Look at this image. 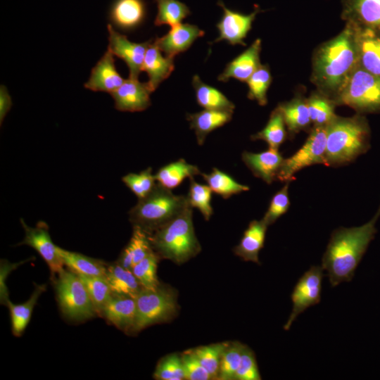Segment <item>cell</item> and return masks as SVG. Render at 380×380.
Here are the masks:
<instances>
[{
	"instance_id": "cell-1",
	"label": "cell",
	"mask_w": 380,
	"mask_h": 380,
	"mask_svg": "<svg viewBox=\"0 0 380 380\" xmlns=\"http://www.w3.org/2000/svg\"><path fill=\"white\" fill-rule=\"evenodd\" d=\"M358 65L355 29L346 23L337 36L316 49L312 58L311 80L319 92L334 101Z\"/></svg>"
},
{
	"instance_id": "cell-2",
	"label": "cell",
	"mask_w": 380,
	"mask_h": 380,
	"mask_svg": "<svg viewBox=\"0 0 380 380\" xmlns=\"http://www.w3.org/2000/svg\"><path fill=\"white\" fill-rule=\"evenodd\" d=\"M380 217V205L371 220L364 224L350 228L341 227L331 234L322 260L332 287L350 281L355 270L376 234Z\"/></svg>"
},
{
	"instance_id": "cell-3",
	"label": "cell",
	"mask_w": 380,
	"mask_h": 380,
	"mask_svg": "<svg viewBox=\"0 0 380 380\" xmlns=\"http://www.w3.org/2000/svg\"><path fill=\"white\" fill-rule=\"evenodd\" d=\"M371 130L365 116H336L327 125L326 165L352 162L369 150Z\"/></svg>"
},
{
	"instance_id": "cell-4",
	"label": "cell",
	"mask_w": 380,
	"mask_h": 380,
	"mask_svg": "<svg viewBox=\"0 0 380 380\" xmlns=\"http://www.w3.org/2000/svg\"><path fill=\"white\" fill-rule=\"evenodd\" d=\"M192 208L187 206L149 235L151 247L160 258L181 265L200 253L201 247L194 228Z\"/></svg>"
},
{
	"instance_id": "cell-5",
	"label": "cell",
	"mask_w": 380,
	"mask_h": 380,
	"mask_svg": "<svg viewBox=\"0 0 380 380\" xmlns=\"http://www.w3.org/2000/svg\"><path fill=\"white\" fill-rule=\"evenodd\" d=\"M189 202L186 196L175 195L157 182L153 190L129 212V220L149 235L181 213Z\"/></svg>"
},
{
	"instance_id": "cell-6",
	"label": "cell",
	"mask_w": 380,
	"mask_h": 380,
	"mask_svg": "<svg viewBox=\"0 0 380 380\" xmlns=\"http://www.w3.org/2000/svg\"><path fill=\"white\" fill-rule=\"evenodd\" d=\"M56 298L63 316L71 322H83L98 315L80 276L63 270L53 279Z\"/></svg>"
},
{
	"instance_id": "cell-7",
	"label": "cell",
	"mask_w": 380,
	"mask_h": 380,
	"mask_svg": "<svg viewBox=\"0 0 380 380\" xmlns=\"http://www.w3.org/2000/svg\"><path fill=\"white\" fill-rule=\"evenodd\" d=\"M136 300V318L133 332L171 320L178 312L177 294L175 290L160 284L156 289L142 288Z\"/></svg>"
},
{
	"instance_id": "cell-8",
	"label": "cell",
	"mask_w": 380,
	"mask_h": 380,
	"mask_svg": "<svg viewBox=\"0 0 380 380\" xmlns=\"http://www.w3.org/2000/svg\"><path fill=\"white\" fill-rule=\"evenodd\" d=\"M334 102L350 106L360 113H379L380 77L358 65L350 74Z\"/></svg>"
},
{
	"instance_id": "cell-9",
	"label": "cell",
	"mask_w": 380,
	"mask_h": 380,
	"mask_svg": "<svg viewBox=\"0 0 380 380\" xmlns=\"http://www.w3.org/2000/svg\"><path fill=\"white\" fill-rule=\"evenodd\" d=\"M327 125L315 127L305 144L291 157L284 159L277 179L290 182L294 175L308 166L326 165Z\"/></svg>"
},
{
	"instance_id": "cell-10",
	"label": "cell",
	"mask_w": 380,
	"mask_h": 380,
	"mask_svg": "<svg viewBox=\"0 0 380 380\" xmlns=\"http://www.w3.org/2000/svg\"><path fill=\"white\" fill-rule=\"evenodd\" d=\"M323 271L322 266H312L296 284L291 296L292 310L284 325V330L290 329L300 314L321 301Z\"/></svg>"
},
{
	"instance_id": "cell-11",
	"label": "cell",
	"mask_w": 380,
	"mask_h": 380,
	"mask_svg": "<svg viewBox=\"0 0 380 380\" xmlns=\"http://www.w3.org/2000/svg\"><path fill=\"white\" fill-rule=\"evenodd\" d=\"M20 222L25 231V236L18 245H27L36 250L48 265L51 278L55 279L64 270V263L58 246L51 239L48 225L44 222H39L34 227H29L22 218Z\"/></svg>"
},
{
	"instance_id": "cell-12",
	"label": "cell",
	"mask_w": 380,
	"mask_h": 380,
	"mask_svg": "<svg viewBox=\"0 0 380 380\" xmlns=\"http://www.w3.org/2000/svg\"><path fill=\"white\" fill-rule=\"evenodd\" d=\"M217 5L222 8L223 12L216 25L219 36L214 42L225 40L232 45L245 46L243 39L251 29L256 15L262 11L256 6L253 12L246 15L227 8L222 0H218Z\"/></svg>"
},
{
	"instance_id": "cell-13",
	"label": "cell",
	"mask_w": 380,
	"mask_h": 380,
	"mask_svg": "<svg viewBox=\"0 0 380 380\" xmlns=\"http://www.w3.org/2000/svg\"><path fill=\"white\" fill-rule=\"evenodd\" d=\"M108 49L125 62L129 68V77L137 80L142 71L146 52L151 40L142 43L132 42L125 35L115 31L110 24L108 25Z\"/></svg>"
},
{
	"instance_id": "cell-14",
	"label": "cell",
	"mask_w": 380,
	"mask_h": 380,
	"mask_svg": "<svg viewBox=\"0 0 380 380\" xmlns=\"http://www.w3.org/2000/svg\"><path fill=\"white\" fill-rule=\"evenodd\" d=\"M341 18L355 27L380 34V0H343Z\"/></svg>"
},
{
	"instance_id": "cell-15",
	"label": "cell",
	"mask_w": 380,
	"mask_h": 380,
	"mask_svg": "<svg viewBox=\"0 0 380 380\" xmlns=\"http://www.w3.org/2000/svg\"><path fill=\"white\" fill-rule=\"evenodd\" d=\"M153 92L147 82L128 78L111 96L115 108L120 111L137 112L146 110L151 105L150 94Z\"/></svg>"
},
{
	"instance_id": "cell-16",
	"label": "cell",
	"mask_w": 380,
	"mask_h": 380,
	"mask_svg": "<svg viewBox=\"0 0 380 380\" xmlns=\"http://www.w3.org/2000/svg\"><path fill=\"white\" fill-rule=\"evenodd\" d=\"M113 54L107 49L92 68L84 87L94 91L113 93L118 89L125 80L118 72Z\"/></svg>"
},
{
	"instance_id": "cell-17",
	"label": "cell",
	"mask_w": 380,
	"mask_h": 380,
	"mask_svg": "<svg viewBox=\"0 0 380 380\" xmlns=\"http://www.w3.org/2000/svg\"><path fill=\"white\" fill-rule=\"evenodd\" d=\"M203 34L204 31L198 26L181 23L171 27L165 35L157 37L155 41L164 55L175 58L186 51L197 38Z\"/></svg>"
},
{
	"instance_id": "cell-18",
	"label": "cell",
	"mask_w": 380,
	"mask_h": 380,
	"mask_svg": "<svg viewBox=\"0 0 380 380\" xmlns=\"http://www.w3.org/2000/svg\"><path fill=\"white\" fill-rule=\"evenodd\" d=\"M101 315L119 329L132 334L136 318L135 298L113 293Z\"/></svg>"
},
{
	"instance_id": "cell-19",
	"label": "cell",
	"mask_w": 380,
	"mask_h": 380,
	"mask_svg": "<svg viewBox=\"0 0 380 380\" xmlns=\"http://www.w3.org/2000/svg\"><path fill=\"white\" fill-rule=\"evenodd\" d=\"M260 51L261 40L257 39L247 49L227 64L222 72L217 77V80L226 82L229 79L234 78L246 82L261 65Z\"/></svg>"
},
{
	"instance_id": "cell-20",
	"label": "cell",
	"mask_w": 380,
	"mask_h": 380,
	"mask_svg": "<svg viewBox=\"0 0 380 380\" xmlns=\"http://www.w3.org/2000/svg\"><path fill=\"white\" fill-rule=\"evenodd\" d=\"M353 26L355 32L359 65L380 77V34Z\"/></svg>"
},
{
	"instance_id": "cell-21",
	"label": "cell",
	"mask_w": 380,
	"mask_h": 380,
	"mask_svg": "<svg viewBox=\"0 0 380 380\" xmlns=\"http://www.w3.org/2000/svg\"><path fill=\"white\" fill-rule=\"evenodd\" d=\"M241 158L253 174L268 184L277 179L284 159L278 149L271 148L258 153L243 151Z\"/></svg>"
},
{
	"instance_id": "cell-22",
	"label": "cell",
	"mask_w": 380,
	"mask_h": 380,
	"mask_svg": "<svg viewBox=\"0 0 380 380\" xmlns=\"http://www.w3.org/2000/svg\"><path fill=\"white\" fill-rule=\"evenodd\" d=\"M174 68V58L163 56L156 41L150 43L146 52L142 71L148 74L147 83L152 91L170 75Z\"/></svg>"
},
{
	"instance_id": "cell-23",
	"label": "cell",
	"mask_w": 380,
	"mask_h": 380,
	"mask_svg": "<svg viewBox=\"0 0 380 380\" xmlns=\"http://www.w3.org/2000/svg\"><path fill=\"white\" fill-rule=\"evenodd\" d=\"M146 5L144 0H115L110 11V18L120 29L132 30L145 19Z\"/></svg>"
},
{
	"instance_id": "cell-24",
	"label": "cell",
	"mask_w": 380,
	"mask_h": 380,
	"mask_svg": "<svg viewBox=\"0 0 380 380\" xmlns=\"http://www.w3.org/2000/svg\"><path fill=\"white\" fill-rule=\"evenodd\" d=\"M267 227L262 219L251 221L239 243L234 247V254L245 261L260 265L259 252L264 246Z\"/></svg>"
},
{
	"instance_id": "cell-25",
	"label": "cell",
	"mask_w": 380,
	"mask_h": 380,
	"mask_svg": "<svg viewBox=\"0 0 380 380\" xmlns=\"http://www.w3.org/2000/svg\"><path fill=\"white\" fill-rule=\"evenodd\" d=\"M232 115L233 113L229 111L204 109L195 113L187 114L186 119L191 129L195 132L198 145L201 146L208 134L229 122Z\"/></svg>"
},
{
	"instance_id": "cell-26",
	"label": "cell",
	"mask_w": 380,
	"mask_h": 380,
	"mask_svg": "<svg viewBox=\"0 0 380 380\" xmlns=\"http://www.w3.org/2000/svg\"><path fill=\"white\" fill-rule=\"evenodd\" d=\"M106 278L115 293L136 298L142 289L132 271L118 262L108 265Z\"/></svg>"
},
{
	"instance_id": "cell-27",
	"label": "cell",
	"mask_w": 380,
	"mask_h": 380,
	"mask_svg": "<svg viewBox=\"0 0 380 380\" xmlns=\"http://www.w3.org/2000/svg\"><path fill=\"white\" fill-rule=\"evenodd\" d=\"M58 251L64 265L76 274L89 277H106L108 265L105 262L58 246Z\"/></svg>"
},
{
	"instance_id": "cell-28",
	"label": "cell",
	"mask_w": 380,
	"mask_h": 380,
	"mask_svg": "<svg viewBox=\"0 0 380 380\" xmlns=\"http://www.w3.org/2000/svg\"><path fill=\"white\" fill-rule=\"evenodd\" d=\"M192 85L196 101L204 109L234 113V104L220 91L204 83L197 75L193 77Z\"/></svg>"
},
{
	"instance_id": "cell-29",
	"label": "cell",
	"mask_w": 380,
	"mask_h": 380,
	"mask_svg": "<svg viewBox=\"0 0 380 380\" xmlns=\"http://www.w3.org/2000/svg\"><path fill=\"white\" fill-rule=\"evenodd\" d=\"M153 250L149 234L137 226H133L129 242L122 251L117 261L123 267L131 270Z\"/></svg>"
},
{
	"instance_id": "cell-30",
	"label": "cell",
	"mask_w": 380,
	"mask_h": 380,
	"mask_svg": "<svg viewBox=\"0 0 380 380\" xmlns=\"http://www.w3.org/2000/svg\"><path fill=\"white\" fill-rule=\"evenodd\" d=\"M277 107L282 113L290 135L305 129L312 122L307 100L304 99L297 97Z\"/></svg>"
},
{
	"instance_id": "cell-31",
	"label": "cell",
	"mask_w": 380,
	"mask_h": 380,
	"mask_svg": "<svg viewBox=\"0 0 380 380\" xmlns=\"http://www.w3.org/2000/svg\"><path fill=\"white\" fill-rule=\"evenodd\" d=\"M201 172L194 165L179 159L160 167L155 174L156 182L169 189L178 186L186 178L201 175Z\"/></svg>"
},
{
	"instance_id": "cell-32",
	"label": "cell",
	"mask_w": 380,
	"mask_h": 380,
	"mask_svg": "<svg viewBox=\"0 0 380 380\" xmlns=\"http://www.w3.org/2000/svg\"><path fill=\"white\" fill-rule=\"evenodd\" d=\"M45 284H35V288L30 298L21 304H13L7 302L11 315V329L13 334L20 336L27 327L33 311V309L41 294L46 291Z\"/></svg>"
},
{
	"instance_id": "cell-33",
	"label": "cell",
	"mask_w": 380,
	"mask_h": 380,
	"mask_svg": "<svg viewBox=\"0 0 380 380\" xmlns=\"http://www.w3.org/2000/svg\"><path fill=\"white\" fill-rule=\"evenodd\" d=\"M201 175L212 191L223 198H229L234 194L249 190L248 186L237 182L230 175L215 167L213 169L211 172L208 174L201 172Z\"/></svg>"
},
{
	"instance_id": "cell-34",
	"label": "cell",
	"mask_w": 380,
	"mask_h": 380,
	"mask_svg": "<svg viewBox=\"0 0 380 380\" xmlns=\"http://www.w3.org/2000/svg\"><path fill=\"white\" fill-rule=\"evenodd\" d=\"M285 122L280 110L277 107L271 113L265 127L251 137L252 140H263L269 148L279 149L286 139Z\"/></svg>"
},
{
	"instance_id": "cell-35",
	"label": "cell",
	"mask_w": 380,
	"mask_h": 380,
	"mask_svg": "<svg viewBox=\"0 0 380 380\" xmlns=\"http://www.w3.org/2000/svg\"><path fill=\"white\" fill-rule=\"evenodd\" d=\"M158 8L154 24L173 27L191 14L189 7L179 0H153Z\"/></svg>"
},
{
	"instance_id": "cell-36",
	"label": "cell",
	"mask_w": 380,
	"mask_h": 380,
	"mask_svg": "<svg viewBox=\"0 0 380 380\" xmlns=\"http://www.w3.org/2000/svg\"><path fill=\"white\" fill-rule=\"evenodd\" d=\"M311 122L315 127L327 125L336 115L335 102L320 92L312 94L307 99Z\"/></svg>"
},
{
	"instance_id": "cell-37",
	"label": "cell",
	"mask_w": 380,
	"mask_h": 380,
	"mask_svg": "<svg viewBox=\"0 0 380 380\" xmlns=\"http://www.w3.org/2000/svg\"><path fill=\"white\" fill-rule=\"evenodd\" d=\"M160 258L152 251L131 269L142 288L154 290L160 284L157 277V266Z\"/></svg>"
},
{
	"instance_id": "cell-38",
	"label": "cell",
	"mask_w": 380,
	"mask_h": 380,
	"mask_svg": "<svg viewBox=\"0 0 380 380\" xmlns=\"http://www.w3.org/2000/svg\"><path fill=\"white\" fill-rule=\"evenodd\" d=\"M79 276L89 293L98 315H101L104 306L113 294L106 277Z\"/></svg>"
},
{
	"instance_id": "cell-39",
	"label": "cell",
	"mask_w": 380,
	"mask_h": 380,
	"mask_svg": "<svg viewBox=\"0 0 380 380\" xmlns=\"http://www.w3.org/2000/svg\"><path fill=\"white\" fill-rule=\"evenodd\" d=\"M244 346L238 341L229 342L222 355L217 379L234 380Z\"/></svg>"
},
{
	"instance_id": "cell-40",
	"label": "cell",
	"mask_w": 380,
	"mask_h": 380,
	"mask_svg": "<svg viewBox=\"0 0 380 380\" xmlns=\"http://www.w3.org/2000/svg\"><path fill=\"white\" fill-rule=\"evenodd\" d=\"M228 343H212L191 349L213 379H217L222 355Z\"/></svg>"
},
{
	"instance_id": "cell-41",
	"label": "cell",
	"mask_w": 380,
	"mask_h": 380,
	"mask_svg": "<svg viewBox=\"0 0 380 380\" xmlns=\"http://www.w3.org/2000/svg\"><path fill=\"white\" fill-rule=\"evenodd\" d=\"M272 82L270 68L266 65H260L248 80V97L255 100L259 105L265 106L267 103V91Z\"/></svg>"
},
{
	"instance_id": "cell-42",
	"label": "cell",
	"mask_w": 380,
	"mask_h": 380,
	"mask_svg": "<svg viewBox=\"0 0 380 380\" xmlns=\"http://www.w3.org/2000/svg\"><path fill=\"white\" fill-rule=\"evenodd\" d=\"M212 190L208 185L201 184L190 178L189 190L187 196L191 208H197L205 220H208L213 213L211 205Z\"/></svg>"
},
{
	"instance_id": "cell-43",
	"label": "cell",
	"mask_w": 380,
	"mask_h": 380,
	"mask_svg": "<svg viewBox=\"0 0 380 380\" xmlns=\"http://www.w3.org/2000/svg\"><path fill=\"white\" fill-rule=\"evenodd\" d=\"M153 378L158 380L185 379L181 355L171 353L162 357L156 365Z\"/></svg>"
},
{
	"instance_id": "cell-44",
	"label": "cell",
	"mask_w": 380,
	"mask_h": 380,
	"mask_svg": "<svg viewBox=\"0 0 380 380\" xmlns=\"http://www.w3.org/2000/svg\"><path fill=\"white\" fill-rule=\"evenodd\" d=\"M122 181L138 199L148 195L157 184L151 167H148L139 173H129L122 178Z\"/></svg>"
},
{
	"instance_id": "cell-45",
	"label": "cell",
	"mask_w": 380,
	"mask_h": 380,
	"mask_svg": "<svg viewBox=\"0 0 380 380\" xmlns=\"http://www.w3.org/2000/svg\"><path fill=\"white\" fill-rule=\"evenodd\" d=\"M289 184H286L272 197L269 208L262 220L267 226L273 224L280 216L289 209L290 201L289 198Z\"/></svg>"
},
{
	"instance_id": "cell-46",
	"label": "cell",
	"mask_w": 380,
	"mask_h": 380,
	"mask_svg": "<svg viewBox=\"0 0 380 380\" xmlns=\"http://www.w3.org/2000/svg\"><path fill=\"white\" fill-rule=\"evenodd\" d=\"M185 379L209 380L213 379L208 372L201 365L191 349L181 354Z\"/></svg>"
},
{
	"instance_id": "cell-47",
	"label": "cell",
	"mask_w": 380,
	"mask_h": 380,
	"mask_svg": "<svg viewBox=\"0 0 380 380\" xmlns=\"http://www.w3.org/2000/svg\"><path fill=\"white\" fill-rule=\"evenodd\" d=\"M257 361L254 352L247 346H244L239 367L234 380H260Z\"/></svg>"
},
{
	"instance_id": "cell-48",
	"label": "cell",
	"mask_w": 380,
	"mask_h": 380,
	"mask_svg": "<svg viewBox=\"0 0 380 380\" xmlns=\"http://www.w3.org/2000/svg\"><path fill=\"white\" fill-rule=\"evenodd\" d=\"M30 258L19 262L11 263L6 260H1V274H0V300L1 304L6 305L9 300L8 290L6 284L7 276L10 272L16 269L20 265L29 261Z\"/></svg>"
},
{
	"instance_id": "cell-49",
	"label": "cell",
	"mask_w": 380,
	"mask_h": 380,
	"mask_svg": "<svg viewBox=\"0 0 380 380\" xmlns=\"http://www.w3.org/2000/svg\"><path fill=\"white\" fill-rule=\"evenodd\" d=\"M12 106V100L5 86L0 88V122L1 125Z\"/></svg>"
}]
</instances>
